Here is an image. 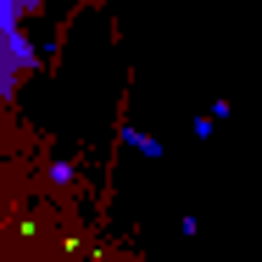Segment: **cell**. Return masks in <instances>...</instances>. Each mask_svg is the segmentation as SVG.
I'll list each match as a JSON object with an SVG mask.
<instances>
[{
  "label": "cell",
  "instance_id": "1",
  "mask_svg": "<svg viewBox=\"0 0 262 262\" xmlns=\"http://www.w3.org/2000/svg\"><path fill=\"white\" fill-rule=\"evenodd\" d=\"M123 145L140 151V157H151V162H162V140H157V134H145V128H123Z\"/></svg>",
  "mask_w": 262,
  "mask_h": 262
},
{
  "label": "cell",
  "instance_id": "2",
  "mask_svg": "<svg viewBox=\"0 0 262 262\" xmlns=\"http://www.w3.org/2000/svg\"><path fill=\"white\" fill-rule=\"evenodd\" d=\"M212 128H217L212 112H195V117H190V134H195V140H212Z\"/></svg>",
  "mask_w": 262,
  "mask_h": 262
},
{
  "label": "cell",
  "instance_id": "3",
  "mask_svg": "<svg viewBox=\"0 0 262 262\" xmlns=\"http://www.w3.org/2000/svg\"><path fill=\"white\" fill-rule=\"evenodd\" d=\"M51 184H73V162H51Z\"/></svg>",
  "mask_w": 262,
  "mask_h": 262
}]
</instances>
